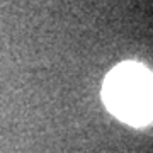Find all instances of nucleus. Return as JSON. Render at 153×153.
I'll return each mask as SVG.
<instances>
[{
    "instance_id": "obj_1",
    "label": "nucleus",
    "mask_w": 153,
    "mask_h": 153,
    "mask_svg": "<svg viewBox=\"0 0 153 153\" xmlns=\"http://www.w3.org/2000/svg\"><path fill=\"white\" fill-rule=\"evenodd\" d=\"M102 99L121 121L145 126L152 121V73L140 63H121L105 76Z\"/></svg>"
}]
</instances>
